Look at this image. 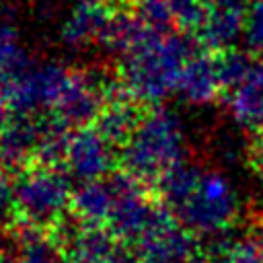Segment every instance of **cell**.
I'll use <instances>...</instances> for the list:
<instances>
[{
	"instance_id": "cell-29",
	"label": "cell",
	"mask_w": 263,
	"mask_h": 263,
	"mask_svg": "<svg viewBox=\"0 0 263 263\" xmlns=\"http://www.w3.org/2000/svg\"><path fill=\"white\" fill-rule=\"evenodd\" d=\"M31 6H35L37 10H41V12H49L55 4H58V0H27Z\"/></svg>"
},
{
	"instance_id": "cell-9",
	"label": "cell",
	"mask_w": 263,
	"mask_h": 263,
	"mask_svg": "<svg viewBox=\"0 0 263 263\" xmlns=\"http://www.w3.org/2000/svg\"><path fill=\"white\" fill-rule=\"evenodd\" d=\"M140 263H183L197 255V240L175 218L144 234L136 245Z\"/></svg>"
},
{
	"instance_id": "cell-4",
	"label": "cell",
	"mask_w": 263,
	"mask_h": 263,
	"mask_svg": "<svg viewBox=\"0 0 263 263\" xmlns=\"http://www.w3.org/2000/svg\"><path fill=\"white\" fill-rule=\"evenodd\" d=\"M240 212V199L230 179L220 171H201L189 199L175 212V220L191 234L214 236L226 232Z\"/></svg>"
},
{
	"instance_id": "cell-31",
	"label": "cell",
	"mask_w": 263,
	"mask_h": 263,
	"mask_svg": "<svg viewBox=\"0 0 263 263\" xmlns=\"http://www.w3.org/2000/svg\"><path fill=\"white\" fill-rule=\"evenodd\" d=\"M0 263H16V261H14V255L10 251H2L0 249Z\"/></svg>"
},
{
	"instance_id": "cell-32",
	"label": "cell",
	"mask_w": 263,
	"mask_h": 263,
	"mask_svg": "<svg viewBox=\"0 0 263 263\" xmlns=\"http://www.w3.org/2000/svg\"><path fill=\"white\" fill-rule=\"evenodd\" d=\"M127 2H132V0H127ZM134 2H136V0H134Z\"/></svg>"
},
{
	"instance_id": "cell-17",
	"label": "cell",
	"mask_w": 263,
	"mask_h": 263,
	"mask_svg": "<svg viewBox=\"0 0 263 263\" xmlns=\"http://www.w3.org/2000/svg\"><path fill=\"white\" fill-rule=\"evenodd\" d=\"M33 66L29 51L12 21L0 18V90L18 80Z\"/></svg>"
},
{
	"instance_id": "cell-22",
	"label": "cell",
	"mask_w": 263,
	"mask_h": 263,
	"mask_svg": "<svg viewBox=\"0 0 263 263\" xmlns=\"http://www.w3.org/2000/svg\"><path fill=\"white\" fill-rule=\"evenodd\" d=\"M216 64H218V76H220L222 88L232 90L247 78L255 60L251 58L249 51L234 47V49H228V51H222L220 55H216Z\"/></svg>"
},
{
	"instance_id": "cell-30",
	"label": "cell",
	"mask_w": 263,
	"mask_h": 263,
	"mask_svg": "<svg viewBox=\"0 0 263 263\" xmlns=\"http://www.w3.org/2000/svg\"><path fill=\"white\" fill-rule=\"evenodd\" d=\"M74 4H80V6H101V8H107L111 0H72Z\"/></svg>"
},
{
	"instance_id": "cell-18",
	"label": "cell",
	"mask_w": 263,
	"mask_h": 263,
	"mask_svg": "<svg viewBox=\"0 0 263 263\" xmlns=\"http://www.w3.org/2000/svg\"><path fill=\"white\" fill-rule=\"evenodd\" d=\"M148 33H150V29H146L142 25V21L136 16V12L119 10V12L109 14L107 27H105L99 43L109 53H117L119 58H123L134 47H138Z\"/></svg>"
},
{
	"instance_id": "cell-2",
	"label": "cell",
	"mask_w": 263,
	"mask_h": 263,
	"mask_svg": "<svg viewBox=\"0 0 263 263\" xmlns=\"http://www.w3.org/2000/svg\"><path fill=\"white\" fill-rule=\"evenodd\" d=\"M121 171L140 183L158 181L168 168L187 160V138L177 111L156 105L142 115L132 140L117 156Z\"/></svg>"
},
{
	"instance_id": "cell-11",
	"label": "cell",
	"mask_w": 263,
	"mask_h": 263,
	"mask_svg": "<svg viewBox=\"0 0 263 263\" xmlns=\"http://www.w3.org/2000/svg\"><path fill=\"white\" fill-rule=\"evenodd\" d=\"M41 136V115H16L0 134V168L21 171L31 158Z\"/></svg>"
},
{
	"instance_id": "cell-20",
	"label": "cell",
	"mask_w": 263,
	"mask_h": 263,
	"mask_svg": "<svg viewBox=\"0 0 263 263\" xmlns=\"http://www.w3.org/2000/svg\"><path fill=\"white\" fill-rule=\"evenodd\" d=\"M74 129H70L66 123H62L53 113L47 117L41 115V136L35 150V160L41 166H53L60 168L66 162L70 142H72Z\"/></svg>"
},
{
	"instance_id": "cell-8",
	"label": "cell",
	"mask_w": 263,
	"mask_h": 263,
	"mask_svg": "<svg viewBox=\"0 0 263 263\" xmlns=\"http://www.w3.org/2000/svg\"><path fill=\"white\" fill-rule=\"evenodd\" d=\"M247 0H208V14L195 33L201 45L210 51L234 49L245 35Z\"/></svg>"
},
{
	"instance_id": "cell-15",
	"label": "cell",
	"mask_w": 263,
	"mask_h": 263,
	"mask_svg": "<svg viewBox=\"0 0 263 263\" xmlns=\"http://www.w3.org/2000/svg\"><path fill=\"white\" fill-rule=\"evenodd\" d=\"M142 111L134 99L107 103L95 121V129L113 146H125L142 121Z\"/></svg>"
},
{
	"instance_id": "cell-6",
	"label": "cell",
	"mask_w": 263,
	"mask_h": 263,
	"mask_svg": "<svg viewBox=\"0 0 263 263\" xmlns=\"http://www.w3.org/2000/svg\"><path fill=\"white\" fill-rule=\"evenodd\" d=\"M105 76L90 70H70L66 86L53 105V115L70 129L90 127L105 107Z\"/></svg>"
},
{
	"instance_id": "cell-23",
	"label": "cell",
	"mask_w": 263,
	"mask_h": 263,
	"mask_svg": "<svg viewBox=\"0 0 263 263\" xmlns=\"http://www.w3.org/2000/svg\"><path fill=\"white\" fill-rule=\"evenodd\" d=\"M220 263H263V230L234 236Z\"/></svg>"
},
{
	"instance_id": "cell-16",
	"label": "cell",
	"mask_w": 263,
	"mask_h": 263,
	"mask_svg": "<svg viewBox=\"0 0 263 263\" xmlns=\"http://www.w3.org/2000/svg\"><path fill=\"white\" fill-rule=\"evenodd\" d=\"M115 205V195L105 179L80 183L72 193L70 210L86 224H107Z\"/></svg>"
},
{
	"instance_id": "cell-21",
	"label": "cell",
	"mask_w": 263,
	"mask_h": 263,
	"mask_svg": "<svg viewBox=\"0 0 263 263\" xmlns=\"http://www.w3.org/2000/svg\"><path fill=\"white\" fill-rule=\"evenodd\" d=\"M199 175H201V168L197 164H191L185 160V162L168 168L156 181L160 205L166 208L171 212V216H175V212L189 199V195L193 193V189L199 181Z\"/></svg>"
},
{
	"instance_id": "cell-27",
	"label": "cell",
	"mask_w": 263,
	"mask_h": 263,
	"mask_svg": "<svg viewBox=\"0 0 263 263\" xmlns=\"http://www.w3.org/2000/svg\"><path fill=\"white\" fill-rule=\"evenodd\" d=\"M14 212V191H12V183L6 177V171L0 168V224H4V220H8Z\"/></svg>"
},
{
	"instance_id": "cell-13",
	"label": "cell",
	"mask_w": 263,
	"mask_h": 263,
	"mask_svg": "<svg viewBox=\"0 0 263 263\" xmlns=\"http://www.w3.org/2000/svg\"><path fill=\"white\" fill-rule=\"evenodd\" d=\"M109 8L101 6H80L74 4L72 10L60 23V37L70 47H84L99 43L109 21Z\"/></svg>"
},
{
	"instance_id": "cell-14",
	"label": "cell",
	"mask_w": 263,
	"mask_h": 263,
	"mask_svg": "<svg viewBox=\"0 0 263 263\" xmlns=\"http://www.w3.org/2000/svg\"><path fill=\"white\" fill-rule=\"evenodd\" d=\"M119 238L103 224H84L66 245L64 255L74 263H109Z\"/></svg>"
},
{
	"instance_id": "cell-3",
	"label": "cell",
	"mask_w": 263,
	"mask_h": 263,
	"mask_svg": "<svg viewBox=\"0 0 263 263\" xmlns=\"http://www.w3.org/2000/svg\"><path fill=\"white\" fill-rule=\"evenodd\" d=\"M14 214L25 226L49 230L72 203V177L53 166L18 171L12 181Z\"/></svg>"
},
{
	"instance_id": "cell-7",
	"label": "cell",
	"mask_w": 263,
	"mask_h": 263,
	"mask_svg": "<svg viewBox=\"0 0 263 263\" xmlns=\"http://www.w3.org/2000/svg\"><path fill=\"white\" fill-rule=\"evenodd\" d=\"M113 148L115 146L109 144L95 129V125L74 129L64 168L72 177V181L86 183V181L105 179L107 175L113 173L115 162H119L115 158Z\"/></svg>"
},
{
	"instance_id": "cell-24",
	"label": "cell",
	"mask_w": 263,
	"mask_h": 263,
	"mask_svg": "<svg viewBox=\"0 0 263 263\" xmlns=\"http://www.w3.org/2000/svg\"><path fill=\"white\" fill-rule=\"evenodd\" d=\"M134 12L146 29L156 33H168L175 25L168 0H136Z\"/></svg>"
},
{
	"instance_id": "cell-12",
	"label": "cell",
	"mask_w": 263,
	"mask_h": 263,
	"mask_svg": "<svg viewBox=\"0 0 263 263\" xmlns=\"http://www.w3.org/2000/svg\"><path fill=\"white\" fill-rule=\"evenodd\" d=\"M222 88L218 76V64L214 55L197 53L181 70L177 92L189 105H208L216 99L218 90Z\"/></svg>"
},
{
	"instance_id": "cell-28",
	"label": "cell",
	"mask_w": 263,
	"mask_h": 263,
	"mask_svg": "<svg viewBox=\"0 0 263 263\" xmlns=\"http://www.w3.org/2000/svg\"><path fill=\"white\" fill-rule=\"evenodd\" d=\"M10 119H12V111H10V107L6 105V101L0 97V134L6 129V125L10 123Z\"/></svg>"
},
{
	"instance_id": "cell-5",
	"label": "cell",
	"mask_w": 263,
	"mask_h": 263,
	"mask_svg": "<svg viewBox=\"0 0 263 263\" xmlns=\"http://www.w3.org/2000/svg\"><path fill=\"white\" fill-rule=\"evenodd\" d=\"M70 70L58 62L33 64L18 80L0 90L14 115H43L58 103Z\"/></svg>"
},
{
	"instance_id": "cell-26",
	"label": "cell",
	"mask_w": 263,
	"mask_h": 263,
	"mask_svg": "<svg viewBox=\"0 0 263 263\" xmlns=\"http://www.w3.org/2000/svg\"><path fill=\"white\" fill-rule=\"evenodd\" d=\"M242 43L249 53H263V0H253L247 8Z\"/></svg>"
},
{
	"instance_id": "cell-25",
	"label": "cell",
	"mask_w": 263,
	"mask_h": 263,
	"mask_svg": "<svg viewBox=\"0 0 263 263\" xmlns=\"http://www.w3.org/2000/svg\"><path fill=\"white\" fill-rule=\"evenodd\" d=\"M175 25L185 33H197L208 14V2L203 0H168Z\"/></svg>"
},
{
	"instance_id": "cell-1",
	"label": "cell",
	"mask_w": 263,
	"mask_h": 263,
	"mask_svg": "<svg viewBox=\"0 0 263 263\" xmlns=\"http://www.w3.org/2000/svg\"><path fill=\"white\" fill-rule=\"evenodd\" d=\"M201 49L195 33L150 31L138 47L121 58L119 78L138 105L156 107L177 92L183 66Z\"/></svg>"
},
{
	"instance_id": "cell-10",
	"label": "cell",
	"mask_w": 263,
	"mask_h": 263,
	"mask_svg": "<svg viewBox=\"0 0 263 263\" xmlns=\"http://www.w3.org/2000/svg\"><path fill=\"white\" fill-rule=\"evenodd\" d=\"M228 111L238 127L263 136V60H257L247 78L230 90Z\"/></svg>"
},
{
	"instance_id": "cell-19",
	"label": "cell",
	"mask_w": 263,
	"mask_h": 263,
	"mask_svg": "<svg viewBox=\"0 0 263 263\" xmlns=\"http://www.w3.org/2000/svg\"><path fill=\"white\" fill-rule=\"evenodd\" d=\"M12 255L16 263H64L66 255L62 247L51 238L49 230L25 226L12 242Z\"/></svg>"
}]
</instances>
